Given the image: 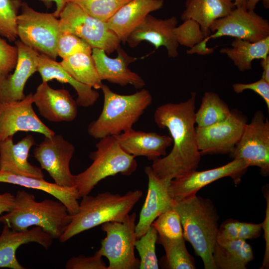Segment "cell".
I'll return each instance as SVG.
<instances>
[{"instance_id": "obj_1", "label": "cell", "mask_w": 269, "mask_h": 269, "mask_svg": "<svg viewBox=\"0 0 269 269\" xmlns=\"http://www.w3.org/2000/svg\"><path fill=\"white\" fill-rule=\"evenodd\" d=\"M196 93L186 101L167 103L155 111L154 120L158 128L167 129L173 146L170 152L157 158L151 165L160 179L172 180L196 170L201 159L195 130Z\"/></svg>"}, {"instance_id": "obj_2", "label": "cell", "mask_w": 269, "mask_h": 269, "mask_svg": "<svg viewBox=\"0 0 269 269\" xmlns=\"http://www.w3.org/2000/svg\"><path fill=\"white\" fill-rule=\"evenodd\" d=\"M172 209L178 214L183 237L202 259L205 269H216L213 253L217 242L219 216L212 201L196 195L173 201Z\"/></svg>"}, {"instance_id": "obj_3", "label": "cell", "mask_w": 269, "mask_h": 269, "mask_svg": "<svg viewBox=\"0 0 269 269\" xmlns=\"http://www.w3.org/2000/svg\"><path fill=\"white\" fill-rule=\"evenodd\" d=\"M72 220L65 205L59 200L46 199L37 201L34 195L18 190L12 209L0 216V222L12 230L20 231L37 226L59 239Z\"/></svg>"}, {"instance_id": "obj_4", "label": "cell", "mask_w": 269, "mask_h": 269, "mask_svg": "<svg viewBox=\"0 0 269 269\" xmlns=\"http://www.w3.org/2000/svg\"><path fill=\"white\" fill-rule=\"evenodd\" d=\"M142 195L141 190L129 191L125 194L110 192L96 196H83L77 213L59 238L64 243L81 232L103 223L123 222Z\"/></svg>"}, {"instance_id": "obj_5", "label": "cell", "mask_w": 269, "mask_h": 269, "mask_svg": "<svg viewBox=\"0 0 269 269\" xmlns=\"http://www.w3.org/2000/svg\"><path fill=\"white\" fill-rule=\"evenodd\" d=\"M104 95L102 112L88 126V134L95 139L116 135L133 129V126L150 105L152 98L142 89L131 95H121L102 84Z\"/></svg>"}, {"instance_id": "obj_6", "label": "cell", "mask_w": 269, "mask_h": 269, "mask_svg": "<svg viewBox=\"0 0 269 269\" xmlns=\"http://www.w3.org/2000/svg\"><path fill=\"white\" fill-rule=\"evenodd\" d=\"M90 153L92 163L75 175V187L81 197L88 195L102 180L118 173L130 176L136 169L135 157L126 152L113 135L100 139Z\"/></svg>"}, {"instance_id": "obj_7", "label": "cell", "mask_w": 269, "mask_h": 269, "mask_svg": "<svg viewBox=\"0 0 269 269\" xmlns=\"http://www.w3.org/2000/svg\"><path fill=\"white\" fill-rule=\"evenodd\" d=\"M210 34L188 51L189 54H208L213 48L206 47L211 39L228 36L251 42L269 36V22L255 10L235 7L228 15L214 21L210 26Z\"/></svg>"}, {"instance_id": "obj_8", "label": "cell", "mask_w": 269, "mask_h": 269, "mask_svg": "<svg viewBox=\"0 0 269 269\" xmlns=\"http://www.w3.org/2000/svg\"><path fill=\"white\" fill-rule=\"evenodd\" d=\"M16 23L17 35L26 46L56 60L57 43L61 33L59 19L53 13L40 12L22 2Z\"/></svg>"}, {"instance_id": "obj_9", "label": "cell", "mask_w": 269, "mask_h": 269, "mask_svg": "<svg viewBox=\"0 0 269 269\" xmlns=\"http://www.w3.org/2000/svg\"><path fill=\"white\" fill-rule=\"evenodd\" d=\"M136 213L129 214L123 222L110 221L102 224L106 237L98 250L109 262L107 269H139L140 260L134 254Z\"/></svg>"}, {"instance_id": "obj_10", "label": "cell", "mask_w": 269, "mask_h": 269, "mask_svg": "<svg viewBox=\"0 0 269 269\" xmlns=\"http://www.w3.org/2000/svg\"><path fill=\"white\" fill-rule=\"evenodd\" d=\"M59 17L61 32L77 36L88 42L92 48L103 49L109 54L120 46V40L106 22L91 16L74 3L68 2Z\"/></svg>"}, {"instance_id": "obj_11", "label": "cell", "mask_w": 269, "mask_h": 269, "mask_svg": "<svg viewBox=\"0 0 269 269\" xmlns=\"http://www.w3.org/2000/svg\"><path fill=\"white\" fill-rule=\"evenodd\" d=\"M229 154L233 159L244 160L249 167L260 168L262 175H269V121L263 111L255 112Z\"/></svg>"}, {"instance_id": "obj_12", "label": "cell", "mask_w": 269, "mask_h": 269, "mask_svg": "<svg viewBox=\"0 0 269 269\" xmlns=\"http://www.w3.org/2000/svg\"><path fill=\"white\" fill-rule=\"evenodd\" d=\"M248 118L237 109L231 110L224 120L204 127H195L198 149L201 155L229 154L240 139Z\"/></svg>"}, {"instance_id": "obj_13", "label": "cell", "mask_w": 269, "mask_h": 269, "mask_svg": "<svg viewBox=\"0 0 269 269\" xmlns=\"http://www.w3.org/2000/svg\"><path fill=\"white\" fill-rule=\"evenodd\" d=\"M75 151L74 146L62 135L45 136L34 148V157L53 179L64 187H75V175L70 170V162Z\"/></svg>"}, {"instance_id": "obj_14", "label": "cell", "mask_w": 269, "mask_h": 269, "mask_svg": "<svg viewBox=\"0 0 269 269\" xmlns=\"http://www.w3.org/2000/svg\"><path fill=\"white\" fill-rule=\"evenodd\" d=\"M249 167L242 159H235L223 166L207 170H195L181 177L173 179L169 185V193L174 201H179L196 195L203 187L225 177H231L239 184Z\"/></svg>"}, {"instance_id": "obj_15", "label": "cell", "mask_w": 269, "mask_h": 269, "mask_svg": "<svg viewBox=\"0 0 269 269\" xmlns=\"http://www.w3.org/2000/svg\"><path fill=\"white\" fill-rule=\"evenodd\" d=\"M33 94L22 100L0 103V141L17 132H32L50 136L55 132L47 127L35 113Z\"/></svg>"}, {"instance_id": "obj_16", "label": "cell", "mask_w": 269, "mask_h": 269, "mask_svg": "<svg viewBox=\"0 0 269 269\" xmlns=\"http://www.w3.org/2000/svg\"><path fill=\"white\" fill-rule=\"evenodd\" d=\"M177 23L174 16L162 19L149 14L131 32L126 42L133 48L146 41L152 44L155 49L165 47L168 56L176 58L178 55L179 46L175 34Z\"/></svg>"}, {"instance_id": "obj_17", "label": "cell", "mask_w": 269, "mask_h": 269, "mask_svg": "<svg viewBox=\"0 0 269 269\" xmlns=\"http://www.w3.org/2000/svg\"><path fill=\"white\" fill-rule=\"evenodd\" d=\"M17 49V60L14 72L0 74V103L19 101L25 95L23 93L28 78L36 71L39 53L23 44L15 42Z\"/></svg>"}, {"instance_id": "obj_18", "label": "cell", "mask_w": 269, "mask_h": 269, "mask_svg": "<svg viewBox=\"0 0 269 269\" xmlns=\"http://www.w3.org/2000/svg\"><path fill=\"white\" fill-rule=\"evenodd\" d=\"M144 171L148 178V189L138 222L135 225L137 239L146 232L158 216L172 209L173 200L169 190L171 180L157 177L151 166H146Z\"/></svg>"}, {"instance_id": "obj_19", "label": "cell", "mask_w": 269, "mask_h": 269, "mask_svg": "<svg viewBox=\"0 0 269 269\" xmlns=\"http://www.w3.org/2000/svg\"><path fill=\"white\" fill-rule=\"evenodd\" d=\"M117 51V56L111 58L103 49L92 48L91 55L101 80L122 87L130 84L137 89L142 88L145 85L144 80L128 67L137 58L129 56L120 46Z\"/></svg>"}, {"instance_id": "obj_20", "label": "cell", "mask_w": 269, "mask_h": 269, "mask_svg": "<svg viewBox=\"0 0 269 269\" xmlns=\"http://www.w3.org/2000/svg\"><path fill=\"white\" fill-rule=\"evenodd\" d=\"M33 99L40 115L49 121L71 122L77 116L78 105L69 91L53 89L46 82L37 87Z\"/></svg>"}, {"instance_id": "obj_21", "label": "cell", "mask_w": 269, "mask_h": 269, "mask_svg": "<svg viewBox=\"0 0 269 269\" xmlns=\"http://www.w3.org/2000/svg\"><path fill=\"white\" fill-rule=\"evenodd\" d=\"M54 239L41 228L35 226L30 229L17 231L3 224L0 235V268L24 269L16 257L17 250L22 245L36 243L48 249Z\"/></svg>"}, {"instance_id": "obj_22", "label": "cell", "mask_w": 269, "mask_h": 269, "mask_svg": "<svg viewBox=\"0 0 269 269\" xmlns=\"http://www.w3.org/2000/svg\"><path fill=\"white\" fill-rule=\"evenodd\" d=\"M10 136L0 141V170L14 174L37 178H43L41 168L28 161L30 148L35 144L31 135H27L16 143Z\"/></svg>"}, {"instance_id": "obj_23", "label": "cell", "mask_w": 269, "mask_h": 269, "mask_svg": "<svg viewBox=\"0 0 269 269\" xmlns=\"http://www.w3.org/2000/svg\"><path fill=\"white\" fill-rule=\"evenodd\" d=\"M113 136L127 153L134 157L145 156L152 161L165 156L167 148L173 142L171 136L168 135L133 129Z\"/></svg>"}, {"instance_id": "obj_24", "label": "cell", "mask_w": 269, "mask_h": 269, "mask_svg": "<svg viewBox=\"0 0 269 269\" xmlns=\"http://www.w3.org/2000/svg\"><path fill=\"white\" fill-rule=\"evenodd\" d=\"M163 0H132L123 5L106 23L123 43L150 12L160 9Z\"/></svg>"}, {"instance_id": "obj_25", "label": "cell", "mask_w": 269, "mask_h": 269, "mask_svg": "<svg viewBox=\"0 0 269 269\" xmlns=\"http://www.w3.org/2000/svg\"><path fill=\"white\" fill-rule=\"evenodd\" d=\"M0 182L20 185L45 192L63 203L72 216L79 209L78 200L81 197L75 187L67 188L55 183L48 182L43 178H37L16 175L4 170H0Z\"/></svg>"}, {"instance_id": "obj_26", "label": "cell", "mask_w": 269, "mask_h": 269, "mask_svg": "<svg viewBox=\"0 0 269 269\" xmlns=\"http://www.w3.org/2000/svg\"><path fill=\"white\" fill-rule=\"evenodd\" d=\"M235 7L234 0H186L181 18L195 21L205 38L211 33V24L229 15Z\"/></svg>"}, {"instance_id": "obj_27", "label": "cell", "mask_w": 269, "mask_h": 269, "mask_svg": "<svg viewBox=\"0 0 269 269\" xmlns=\"http://www.w3.org/2000/svg\"><path fill=\"white\" fill-rule=\"evenodd\" d=\"M37 71L39 73L42 82H47L56 79L60 82L71 85L77 94L76 102L78 106H92L99 97V93L92 87L75 80L63 69L60 62L44 54H39Z\"/></svg>"}, {"instance_id": "obj_28", "label": "cell", "mask_w": 269, "mask_h": 269, "mask_svg": "<svg viewBox=\"0 0 269 269\" xmlns=\"http://www.w3.org/2000/svg\"><path fill=\"white\" fill-rule=\"evenodd\" d=\"M253 259L252 247L241 240L217 241L213 253L216 269H246Z\"/></svg>"}, {"instance_id": "obj_29", "label": "cell", "mask_w": 269, "mask_h": 269, "mask_svg": "<svg viewBox=\"0 0 269 269\" xmlns=\"http://www.w3.org/2000/svg\"><path fill=\"white\" fill-rule=\"evenodd\" d=\"M231 47H224L220 52L231 59L239 70L252 69V62L266 58L269 54V36L256 42L235 38Z\"/></svg>"}, {"instance_id": "obj_30", "label": "cell", "mask_w": 269, "mask_h": 269, "mask_svg": "<svg viewBox=\"0 0 269 269\" xmlns=\"http://www.w3.org/2000/svg\"><path fill=\"white\" fill-rule=\"evenodd\" d=\"M80 52L62 59L60 64L73 78L95 89H101L103 84L92 55Z\"/></svg>"}, {"instance_id": "obj_31", "label": "cell", "mask_w": 269, "mask_h": 269, "mask_svg": "<svg viewBox=\"0 0 269 269\" xmlns=\"http://www.w3.org/2000/svg\"><path fill=\"white\" fill-rule=\"evenodd\" d=\"M231 112L228 105L217 93L206 92L200 108L195 112V123L198 127H207L224 120Z\"/></svg>"}, {"instance_id": "obj_32", "label": "cell", "mask_w": 269, "mask_h": 269, "mask_svg": "<svg viewBox=\"0 0 269 269\" xmlns=\"http://www.w3.org/2000/svg\"><path fill=\"white\" fill-rule=\"evenodd\" d=\"M156 243L161 245L165 250L167 269H196L195 261L186 249L183 237L169 239L158 236Z\"/></svg>"}, {"instance_id": "obj_33", "label": "cell", "mask_w": 269, "mask_h": 269, "mask_svg": "<svg viewBox=\"0 0 269 269\" xmlns=\"http://www.w3.org/2000/svg\"><path fill=\"white\" fill-rule=\"evenodd\" d=\"M74 3L91 16L107 21L123 5L132 0H67Z\"/></svg>"}, {"instance_id": "obj_34", "label": "cell", "mask_w": 269, "mask_h": 269, "mask_svg": "<svg viewBox=\"0 0 269 269\" xmlns=\"http://www.w3.org/2000/svg\"><path fill=\"white\" fill-rule=\"evenodd\" d=\"M158 233L151 225L146 232L137 239L135 248L140 256V269H158V263L155 252Z\"/></svg>"}, {"instance_id": "obj_35", "label": "cell", "mask_w": 269, "mask_h": 269, "mask_svg": "<svg viewBox=\"0 0 269 269\" xmlns=\"http://www.w3.org/2000/svg\"><path fill=\"white\" fill-rule=\"evenodd\" d=\"M22 2L21 0H0V35L9 42L15 41L17 37L16 20Z\"/></svg>"}, {"instance_id": "obj_36", "label": "cell", "mask_w": 269, "mask_h": 269, "mask_svg": "<svg viewBox=\"0 0 269 269\" xmlns=\"http://www.w3.org/2000/svg\"><path fill=\"white\" fill-rule=\"evenodd\" d=\"M158 236L169 239L183 237V229L178 213L172 209L158 216L151 224Z\"/></svg>"}, {"instance_id": "obj_37", "label": "cell", "mask_w": 269, "mask_h": 269, "mask_svg": "<svg viewBox=\"0 0 269 269\" xmlns=\"http://www.w3.org/2000/svg\"><path fill=\"white\" fill-rule=\"evenodd\" d=\"M57 52L58 56L64 59L80 52L91 54L92 48L85 40L74 34L61 32L57 40Z\"/></svg>"}, {"instance_id": "obj_38", "label": "cell", "mask_w": 269, "mask_h": 269, "mask_svg": "<svg viewBox=\"0 0 269 269\" xmlns=\"http://www.w3.org/2000/svg\"><path fill=\"white\" fill-rule=\"evenodd\" d=\"M175 34L179 45L190 48L201 42L204 37L199 25L194 20L188 19L177 26Z\"/></svg>"}, {"instance_id": "obj_39", "label": "cell", "mask_w": 269, "mask_h": 269, "mask_svg": "<svg viewBox=\"0 0 269 269\" xmlns=\"http://www.w3.org/2000/svg\"><path fill=\"white\" fill-rule=\"evenodd\" d=\"M102 255L99 250L92 256L86 257L83 255L73 257L66 262V269H107L103 260Z\"/></svg>"}, {"instance_id": "obj_40", "label": "cell", "mask_w": 269, "mask_h": 269, "mask_svg": "<svg viewBox=\"0 0 269 269\" xmlns=\"http://www.w3.org/2000/svg\"><path fill=\"white\" fill-rule=\"evenodd\" d=\"M17 60L16 46L9 44L0 35V74L10 73L15 67Z\"/></svg>"}, {"instance_id": "obj_41", "label": "cell", "mask_w": 269, "mask_h": 269, "mask_svg": "<svg viewBox=\"0 0 269 269\" xmlns=\"http://www.w3.org/2000/svg\"><path fill=\"white\" fill-rule=\"evenodd\" d=\"M233 89L237 94L247 90L253 91L263 99L269 111V82L264 78H261L258 81L251 83H235L233 85Z\"/></svg>"}, {"instance_id": "obj_42", "label": "cell", "mask_w": 269, "mask_h": 269, "mask_svg": "<svg viewBox=\"0 0 269 269\" xmlns=\"http://www.w3.org/2000/svg\"><path fill=\"white\" fill-rule=\"evenodd\" d=\"M262 230V223L254 224L240 222L237 240L246 241L259 238Z\"/></svg>"}, {"instance_id": "obj_43", "label": "cell", "mask_w": 269, "mask_h": 269, "mask_svg": "<svg viewBox=\"0 0 269 269\" xmlns=\"http://www.w3.org/2000/svg\"><path fill=\"white\" fill-rule=\"evenodd\" d=\"M264 195L267 200L266 217L262 223V229L264 231V238L266 241V250L263 265L261 269H267L269 266V190L266 187Z\"/></svg>"}, {"instance_id": "obj_44", "label": "cell", "mask_w": 269, "mask_h": 269, "mask_svg": "<svg viewBox=\"0 0 269 269\" xmlns=\"http://www.w3.org/2000/svg\"><path fill=\"white\" fill-rule=\"evenodd\" d=\"M15 195L9 192L0 193V215L9 212L13 207Z\"/></svg>"}, {"instance_id": "obj_45", "label": "cell", "mask_w": 269, "mask_h": 269, "mask_svg": "<svg viewBox=\"0 0 269 269\" xmlns=\"http://www.w3.org/2000/svg\"><path fill=\"white\" fill-rule=\"evenodd\" d=\"M43 2L46 6H50L52 1L56 3V8L55 11L53 13V14L57 18L59 17L60 13L65 7L66 3L68 2L67 0H39Z\"/></svg>"}, {"instance_id": "obj_46", "label": "cell", "mask_w": 269, "mask_h": 269, "mask_svg": "<svg viewBox=\"0 0 269 269\" xmlns=\"http://www.w3.org/2000/svg\"><path fill=\"white\" fill-rule=\"evenodd\" d=\"M261 65L263 70L262 78L269 82V56L261 59Z\"/></svg>"}, {"instance_id": "obj_47", "label": "cell", "mask_w": 269, "mask_h": 269, "mask_svg": "<svg viewBox=\"0 0 269 269\" xmlns=\"http://www.w3.org/2000/svg\"><path fill=\"white\" fill-rule=\"evenodd\" d=\"M262 0H247L246 8L249 10H255L257 4Z\"/></svg>"}, {"instance_id": "obj_48", "label": "cell", "mask_w": 269, "mask_h": 269, "mask_svg": "<svg viewBox=\"0 0 269 269\" xmlns=\"http://www.w3.org/2000/svg\"><path fill=\"white\" fill-rule=\"evenodd\" d=\"M235 7L237 8H246L247 0H234Z\"/></svg>"}, {"instance_id": "obj_49", "label": "cell", "mask_w": 269, "mask_h": 269, "mask_svg": "<svg viewBox=\"0 0 269 269\" xmlns=\"http://www.w3.org/2000/svg\"><path fill=\"white\" fill-rule=\"evenodd\" d=\"M263 4L265 8L268 9L269 7V0H262Z\"/></svg>"}]
</instances>
